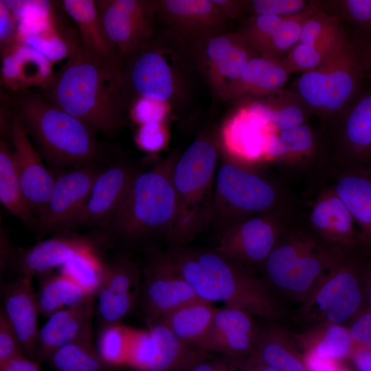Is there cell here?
I'll use <instances>...</instances> for the list:
<instances>
[{"label": "cell", "mask_w": 371, "mask_h": 371, "mask_svg": "<svg viewBox=\"0 0 371 371\" xmlns=\"http://www.w3.org/2000/svg\"><path fill=\"white\" fill-rule=\"evenodd\" d=\"M53 105L106 137L124 125L128 110L121 68L82 43L44 88L35 89Z\"/></svg>", "instance_id": "6da1fadb"}, {"label": "cell", "mask_w": 371, "mask_h": 371, "mask_svg": "<svg viewBox=\"0 0 371 371\" xmlns=\"http://www.w3.org/2000/svg\"><path fill=\"white\" fill-rule=\"evenodd\" d=\"M1 106L19 120L42 157L58 171L105 153L93 128L53 105L34 89H1Z\"/></svg>", "instance_id": "7a4b0ae2"}, {"label": "cell", "mask_w": 371, "mask_h": 371, "mask_svg": "<svg viewBox=\"0 0 371 371\" xmlns=\"http://www.w3.org/2000/svg\"><path fill=\"white\" fill-rule=\"evenodd\" d=\"M198 75L189 44L170 30L157 29L148 42L122 62L128 110L140 98L179 109L188 102Z\"/></svg>", "instance_id": "3957f363"}, {"label": "cell", "mask_w": 371, "mask_h": 371, "mask_svg": "<svg viewBox=\"0 0 371 371\" xmlns=\"http://www.w3.org/2000/svg\"><path fill=\"white\" fill-rule=\"evenodd\" d=\"M155 256L203 300L221 302L227 307L265 319H274L279 314L267 286L215 250L177 247Z\"/></svg>", "instance_id": "277c9868"}, {"label": "cell", "mask_w": 371, "mask_h": 371, "mask_svg": "<svg viewBox=\"0 0 371 371\" xmlns=\"http://www.w3.org/2000/svg\"><path fill=\"white\" fill-rule=\"evenodd\" d=\"M175 160L139 171L133 177L119 207L103 229L107 235L137 240L166 234L170 239L177 216L172 181Z\"/></svg>", "instance_id": "5b68a950"}, {"label": "cell", "mask_w": 371, "mask_h": 371, "mask_svg": "<svg viewBox=\"0 0 371 371\" xmlns=\"http://www.w3.org/2000/svg\"><path fill=\"white\" fill-rule=\"evenodd\" d=\"M218 148L207 136L194 140L176 158L172 181L177 216L170 237L176 245L192 239L211 223Z\"/></svg>", "instance_id": "8992f818"}, {"label": "cell", "mask_w": 371, "mask_h": 371, "mask_svg": "<svg viewBox=\"0 0 371 371\" xmlns=\"http://www.w3.org/2000/svg\"><path fill=\"white\" fill-rule=\"evenodd\" d=\"M362 52L346 34L319 66L300 76L295 93L310 113L328 121L356 99L367 77Z\"/></svg>", "instance_id": "52a82bcc"}, {"label": "cell", "mask_w": 371, "mask_h": 371, "mask_svg": "<svg viewBox=\"0 0 371 371\" xmlns=\"http://www.w3.org/2000/svg\"><path fill=\"white\" fill-rule=\"evenodd\" d=\"M348 255L341 254L311 234L282 233L264 262L270 282L305 302L330 270Z\"/></svg>", "instance_id": "ba28073f"}, {"label": "cell", "mask_w": 371, "mask_h": 371, "mask_svg": "<svg viewBox=\"0 0 371 371\" xmlns=\"http://www.w3.org/2000/svg\"><path fill=\"white\" fill-rule=\"evenodd\" d=\"M366 260L358 249L334 267L304 302L307 317L342 325L365 309Z\"/></svg>", "instance_id": "9c48e42d"}, {"label": "cell", "mask_w": 371, "mask_h": 371, "mask_svg": "<svg viewBox=\"0 0 371 371\" xmlns=\"http://www.w3.org/2000/svg\"><path fill=\"white\" fill-rule=\"evenodd\" d=\"M278 199V191L267 179L223 161L216 171L210 223L221 230L245 218L273 212Z\"/></svg>", "instance_id": "30bf717a"}, {"label": "cell", "mask_w": 371, "mask_h": 371, "mask_svg": "<svg viewBox=\"0 0 371 371\" xmlns=\"http://www.w3.org/2000/svg\"><path fill=\"white\" fill-rule=\"evenodd\" d=\"M190 46L199 75L224 100L230 99L232 87L247 63L258 54L238 32H224Z\"/></svg>", "instance_id": "8fae6325"}, {"label": "cell", "mask_w": 371, "mask_h": 371, "mask_svg": "<svg viewBox=\"0 0 371 371\" xmlns=\"http://www.w3.org/2000/svg\"><path fill=\"white\" fill-rule=\"evenodd\" d=\"M103 157L58 171L50 196L38 218L40 238L52 232H70L95 179L105 167L102 163Z\"/></svg>", "instance_id": "7c38bea8"}, {"label": "cell", "mask_w": 371, "mask_h": 371, "mask_svg": "<svg viewBox=\"0 0 371 371\" xmlns=\"http://www.w3.org/2000/svg\"><path fill=\"white\" fill-rule=\"evenodd\" d=\"M103 30L121 62L154 36L155 0H97Z\"/></svg>", "instance_id": "4fadbf2b"}, {"label": "cell", "mask_w": 371, "mask_h": 371, "mask_svg": "<svg viewBox=\"0 0 371 371\" xmlns=\"http://www.w3.org/2000/svg\"><path fill=\"white\" fill-rule=\"evenodd\" d=\"M331 122V160L336 168H371V87Z\"/></svg>", "instance_id": "5bb4252c"}, {"label": "cell", "mask_w": 371, "mask_h": 371, "mask_svg": "<svg viewBox=\"0 0 371 371\" xmlns=\"http://www.w3.org/2000/svg\"><path fill=\"white\" fill-rule=\"evenodd\" d=\"M274 212L245 218L221 229L214 250L238 263H264L283 233Z\"/></svg>", "instance_id": "9a60e30c"}, {"label": "cell", "mask_w": 371, "mask_h": 371, "mask_svg": "<svg viewBox=\"0 0 371 371\" xmlns=\"http://www.w3.org/2000/svg\"><path fill=\"white\" fill-rule=\"evenodd\" d=\"M157 23L190 45L225 32L227 19L214 0H155Z\"/></svg>", "instance_id": "2e32d148"}, {"label": "cell", "mask_w": 371, "mask_h": 371, "mask_svg": "<svg viewBox=\"0 0 371 371\" xmlns=\"http://www.w3.org/2000/svg\"><path fill=\"white\" fill-rule=\"evenodd\" d=\"M106 238L107 235L104 232L91 235L60 232L16 252L12 264L19 273V277L32 280L34 276L60 267L74 255L84 252L98 254L100 246L103 245Z\"/></svg>", "instance_id": "e0dca14e"}, {"label": "cell", "mask_w": 371, "mask_h": 371, "mask_svg": "<svg viewBox=\"0 0 371 371\" xmlns=\"http://www.w3.org/2000/svg\"><path fill=\"white\" fill-rule=\"evenodd\" d=\"M139 269L128 258L104 263V276L97 293V315L101 326L120 324L140 297Z\"/></svg>", "instance_id": "ac0fdd59"}, {"label": "cell", "mask_w": 371, "mask_h": 371, "mask_svg": "<svg viewBox=\"0 0 371 371\" xmlns=\"http://www.w3.org/2000/svg\"><path fill=\"white\" fill-rule=\"evenodd\" d=\"M139 171L123 159H117L104 167L95 179L72 228L87 226L104 229Z\"/></svg>", "instance_id": "d6986e66"}, {"label": "cell", "mask_w": 371, "mask_h": 371, "mask_svg": "<svg viewBox=\"0 0 371 371\" xmlns=\"http://www.w3.org/2000/svg\"><path fill=\"white\" fill-rule=\"evenodd\" d=\"M6 112L10 117L14 158L19 179L25 197L38 220L52 192L56 174L47 168L42 156L19 120Z\"/></svg>", "instance_id": "ffe728a7"}, {"label": "cell", "mask_w": 371, "mask_h": 371, "mask_svg": "<svg viewBox=\"0 0 371 371\" xmlns=\"http://www.w3.org/2000/svg\"><path fill=\"white\" fill-rule=\"evenodd\" d=\"M142 302L146 321L164 317L190 302L201 300L181 276L152 256L145 269Z\"/></svg>", "instance_id": "44dd1931"}, {"label": "cell", "mask_w": 371, "mask_h": 371, "mask_svg": "<svg viewBox=\"0 0 371 371\" xmlns=\"http://www.w3.org/2000/svg\"><path fill=\"white\" fill-rule=\"evenodd\" d=\"M309 222L313 235L334 251L348 255L359 248V232L355 221L330 187L313 205Z\"/></svg>", "instance_id": "7402d4cb"}, {"label": "cell", "mask_w": 371, "mask_h": 371, "mask_svg": "<svg viewBox=\"0 0 371 371\" xmlns=\"http://www.w3.org/2000/svg\"><path fill=\"white\" fill-rule=\"evenodd\" d=\"M251 317L234 308H218L198 350L215 352L232 359L247 357L253 352L260 332Z\"/></svg>", "instance_id": "603a6c76"}, {"label": "cell", "mask_w": 371, "mask_h": 371, "mask_svg": "<svg viewBox=\"0 0 371 371\" xmlns=\"http://www.w3.org/2000/svg\"><path fill=\"white\" fill-rule=\"evenodd\" d=\"M335 168L330 188L349 210L359 232V247L371 255V168Z\"/></svg>", "instance_id": "cb8c5ba5"}, {"label": "cell", "mask_w": 371, "mask_h": 371, "mask_svg": "<svg viewBox=\"0 0 371 371\" xmlns=\"http://www.w3.org/2000/svg\"><path fill=\"white\" fill-rule=\"evenodd\" d=\"M1 54L3 89L11 91L41 89L53 77L52 62L21 41Z\"/></svg>", "instance_id": "d4e9b609"}, {"label": "cell", "mask_w": 371, "mask_h": 371, "mask_svg": "<svg viewBox=\"0 0 371 371\" xmlns=\"http://www.w3.org/2000/svg\"><path fill=\"white\" fill-rule=\"evenodd\" d=\"M1 308L16 331L25 355L36 361L39 312L32 280L19 277L4 285Z\"/></svg>", "instance_id": "484cf974"}, {"label": "cell", "mask_w": 371, "mask_h": 371, "mask_svg": "<svg viewBox=\"0 0 371 371\" xmlns=\"http://www.w3.org/2000/svg\"><path fill=\"white\" fill-rule=\"evenodd\" d=\"M94 297L60 310L38 331L36 361H45L58 348L80 338L93 335L91 320Z\"/></svg>", "instance_id": "4316f807"}, {"label": "cell", "mask_w": 371, "mask_h": 371, "mask_svg": "<svg viewBox=\"0 0 371 371\" xmlns=\"http://www.w3.org/2000/svg\"><path fill=\"white\" fill-rule=\"evenodd\" d=\"M290 74L283 58L258 54L251 58L232 87L230 99L269 96L281 91Z\"/></svg>", "instance_id": "83f0119b"}, {"label": "cell", "mask_w": 371, "mask_h": 371, "mask_svg": "<svg viewBox=\"0 0 371 371\" xmlns=\"http://www.w3.org/2000/svg\"><path fill=\"white\" fill-rule=\"evenodd\" d=\"M0 201L6 210L32 229H38V220L23 194L16 169L10 131H1Z\"/></svg>", "instance_id": "f1b7e54d"}, {"label": "cell", "mask_w": 371, "mask_h": 371, "mask_svg": "<svg viewBox=\"0 0 371 371\" xmlns=\"http://www.w3.org/2000/svg\"><path fill=\"white\" fill-rule=\"evenodd\" d=\"M147 322L153 348L140 371H185L199 350L180 341L161 320Z\"/></svg>", "instance_id": "f546056e"}, {"label": "cell", "mask_w": 371, "mask_h": 371, "mask_svg": "<svg viewBox=\"0 0 371 371\" xmlns=\"http://www.w3.org/2000/svg\"><path fill=\"white\" fill-rule=\"evenodd\" d=\"M52 12L42 23L20 36V41L42 53L52 63L71 56L82 45L80 35L63 25Z\"/></svg>", "instance_id": "4dcf8cb0"}, {"label": "cell", "mask_w": 371, "mask_h": 371, "mask_svg": "<svg viewBox=\"0 0 371 371\" xmlns=\"http://www.w3.org/2000/svg\"><path fill=\"white\" fill-rule=\"evenodd\" d=\"M61 5L76 24L82 43L93 52L121 68L120 57L103 30L95 1L63 0Z\"/></svg>", "instance_id": "1f68e13d"}, {"label": "cell", "mask_w": 371, "mask_h": 371, "mask_svg": "<svg viewBox=\"0 0 371 371\" xmlns=\"http://www.w3.org/2000/svg\"><path fill=\"white\" fill-rule=\"evenodd\" d=\"M217 309L212 303L198 300L181 306L159 320L180 341L198 350L210 328Z\"/></svg>", "instance_id": "d6a6232c"}, {"label": "cell", "mask_w": 371, "mask_h": 371, "mask_svg": "<svg viewBox=\"0 0 371 371\" xmlns=\"http://www.w3.org/2000/svg\"><path fill=\"white\" fill-rule=\"evenodd\" d=\"M251 354L276 371H308L304 357L297 352L289 334L280 328L260 331Z\"/></svg>", "instance_id": "836d02e7"}, {"label": "cell", "mask_w": 371, "mask_h": 371, "mask_svg": "<svg viewBox=\"0 0 371 371\" xmlns=\"http://www.w3.org/2000/svg\"><path fill=\"white\" fill-rule=\"evenodd\" d=\"M38 277L36 303L39 313L45 317L87 299L95 298L60 273L49 271Z\"/></svg>", "instance_id": "e575fe53"}, {"label": "cell", "mask_w": 371, "mask_h": 371, "mask_svg": "<svg viewBox=\"0 0 371 371\" xmlns=\"http://www.w3.org/2000/svg\"><path fill=\"white\" fill-rule=\"evenodd\" d=\"M47 361L55 371H113L99 355L93 335L80 338L54 350Z\"/></svg>", "instance_id": "d590c367"}, {"label": "cell", "mask_w": 371, "mask_h": 371, "mask_svg": "<svg viewBox=\"0 0 371 371\" xmlns=\"http://www.w3.org/2000/svg\"><path fill=\"white\" fill-rule=\"evenodd\" d=\"M320 1L324 10L353 27L352 41L363 50L371 40V0Z\"/></svg>", "instance_id": "8d00e7d4"}, {"label": "cell", "mask_w": 371, "mask_h": 371, "mask_svg": "<svg viewBox=\"0 0 371 371\" xmlns=\"http://www.w3.org/2000/svg\"><path fill=\"white\" fill-rule=\"evenodd\" d=\"M104 267L97 254L84 252L69 258L60 267V273L95 297L102 282Z\"/></svg>", "instance_id": "74e56055"}, {"label": "cell", "mask_w": 371, "mask_h": 371, "mask_svg": "<svg viewBox=\"0 0 371 371\" xmlns=\"http://www.w3.org/2000/svg\"><path fill=\"white\" fill-rule=\"evenodd\" d=\"M346 35L341 34L324 41L306 43L298 42L284 56L283 61L289 74L313 70L319 66Z\"/></svg>", "instance_id": "f35d334b"}, {"label": "cell", "mask_w": 371, "mask_h": 371, "mask_svg": "<svg viewBox=\"0 0 371 371\" xmlns=\"http://www.w3.org/2000/svg\"><path fill=\"white\" fill-rule=\"evenodd\" d=\"M315 339L308 346L306 352L333 361L350 358L357 345L349 328L341 324H325Z\"/></svg>", "instance_id": "ab89813d"}, {"label": "cell", "mask_w": 371, "mask_h": 371, "mask_svg": "<svg viewBox=\"0 0 371 371\" xmlns=\"http://www.w3.org/2000/svg\"><path fill=\"white\" fill-rule=\"evenodd\" d=\"M267 101L271 110L270 130L280 131L304 124L309 112L295 92L278 91L270 95Z\"/></svg>", "instance_id": "60d3db41"}, {"label": "cell", "mask_w": 371, "mask_h": 371, "mask_svg": "<svg viewBox=\"0 0 371 371\" xmlns=\"http://www.w3.org/2000/svg\"><path fill=\"white\" fill-rule=\"evenodd\" d=\"M322 8L320 1H311L308 7L298 13L283 16L282 22L265 51L261 54L283 58L300 40L307 19Z\"/></svg>", "instance_id": "b9f144b4"}, {"label": "cell", "mask_w": 371, "mask_h": 371, "mask_svg": "<svg viewBox=\"0 0 371 371\" xmlns=\"http://www.w3.org/2000/svg\"><path fill=\"white\" fill-rule=\"evenodd\" d=\"M131 329L120 324L100 327L96 348L104 363L112 369L126 366Z\"/></svg>", "instance_id": "7bdbcfd3"}, {"label": "cell", "mask_w": 371, "mask_h": 371, "mask_svg": "<svg viewBox=\"0 0 371 371\" xmlns=\"http://www.w3.org/2000/svg\"><path fill=\"white\" fill-rule=\"evenodd\" d=\"M282 20L283 16L253 14L237 32L258 54H262L276 35Z\"/></svg>", "instance_id": "ee69618b"}, {"label": "cell", "mask_w": 371, "mask_h": 371, "mask_svg": "<svg viewBox=\"0 0 371 371\" xmlns=\"http://www.w3.org/2000/svg\"><path fill=\"white\" fill-rule=\"evenodd\" d=\"M277 135L286 150V162L307 157L315 150V135L306 123L280 131Z\"/></svg>", "instance_id": "f6af8a7d"}, {"label": "cell", "mask_w": 371, "mask_h": 371, "mask_svg": "<svg viewBox=\"0 0 371 371\" xmlns=\"http://www.w3.org/2000/svg\"><path fill=\"white\" fill-rule=\"evenodd\" d=\"M338 19L321 8L304 23L299 42L313 43L335 37L344 30Z\"/></svg>", "instance_id": "bcb514c9"}, {"label": "cell", "mask_w": 371, "mask_h": 371, "mask_svg": "<svg viewBox=\"0 0 371 371\" xmlns=\"http://www.w3.org/2000/svg\"><path fill=\"white\" fill-rule=\"evenodd\" d=\"M3 4L23 23H33L29 27L45 21L53 11V4L48 1H8L1 0Z\"/></svg>", "instance_id": "7dc6e473"}, {"label": "cell", "mask_w": 371, "mask_h": 371, "mask_svg": "<svg viewBox=\"0 0 371 371\" xmlns=\"http://www.w3.org/2000/svg\"><path fill=\"white\" fill-rule=\"evenodd\" d=\"M311 1L305 0L245 1V10L253 14L285 16L306 10Z\"/></svg>", "instance_id": "c3c4849f"}, {"label": "cell", "mask_w": 371, "mask_h": 371, "mask_svg": "<svg viewBox=\"0 0 371 371\" xmlns=\"http://www.w3.org/2000/svg\"><path fill=\"white\" fill-rule=\"evenodd\" d=\"M171 108L165 103L140 98L131 106L128 115L139 124L150 122H164Z\"/></svg>", "instance_id": "681fc988"}, {"label": "cell", "mask_w": 371, "mask_h": 371, "mask_svg": "<svg viewBox=\"0 0 371 371\" xmlns=\"http://www.w3.org/2000/svg\"><path fill=\"white\" fill-rule=\"evenodd\" d=\"M25 355L18 335L1 308L0 311V366Z\"/></svg>", "instance_id": "f907efd6"}, {"label": "cell", "mask_w": 371, "mask_h": 371, "mask_svg": "<svg viewBox=\"0 0 371 371\" xmlns=\"http://www.w3.org/2000/svg\"><path fill=\"white\" fill-rule=\"evenodd\" d=\"M164 124V122H150L141 124L136 135L139 146L150 152L161 149L167 140Z\"/></svg>", "instance_id": "816d5d0a"}, {"label": "cell", "mask_w": 371, "mask_h": 371, "mask_svg": "<svg viewBox=\"0 0 371 371\" xmlns=\"http://www.w3.org/2000/svg\"><path fill=\"white\" fill-rule=\"evenodd\" d=\"M238 360L226 357L207 359L205 352L200 350L185 371H238Z\"/></svg>", "instance_id": "f5cc1de1"}, {"label": "cell", "mask_w": 371, "mask_h": 371, "mask_svg": "<svg viewBox=\"0 0 371 371\" xmlns=\"http://www.w3.org/2000/svg\"><path fill=\"white\" fill-rule=\"evenodd\" d=\"M18 18L0 1V47L1 52L19 41Z\"/></svg>", "instance_id": "db71d44e"}, {"label": "cell", "mask_w": 371, "mask_h": 371, "mask_svg": "<svg viewBox=\"0 0 371 371\" xmlns=\"http://www.w3.org/2000/svg\"><path fill=\"white\" fill-rule=\"evenodd\" d=\"M357 345L371 350V310L363 309L353 319L349 328Z\"/></svg>", "instance_id": "11a10c76"}, {"label": "cell", "mask_w": 371, "mask_h": 371, "mask_svg": "<svg viewBox=\"0 0 371 371\" xmlns=\"http://www.w3.org/2000/svg\"><path fill=\"white\" fill-rule=\"evenodd\" d=\"M37 361L25 355L14 358L0 366V371H41Z\"/></svg>", "instance_id": "9f6ffc18"}, {"label": "cell", "mask_w": 371, "mask_h": 371, "mask_svg": "<svg viewBox=\"0 0 371 371\" xmlns=\"http://www.w3.org/2000/svg\"><path fill=\"white\" fill-rule=\"evenodd\" d=\"M219 10L227 19H238L245 10V1L237 0H214Z\"/></svg>", "instance_id": "6f0895ef"}, {"label": "cell", "mask_w": 371, "mask_h": 371, "mask_svg": "<svg viewBox=\"0 0 371 371\" xmlns=\"http://www.w3.org/2000/svg\"><path fill=\"white\" fill-rule=\"evenodd\" d=\"M350 359L357 371H371V350L356 345Z\"/></svg>", "instance_id": "680465c9"}, {"label": "cell", "mask_w": 371, "mask_h": 371, "mask_svg": "<svg viewBox=\"0 0 371 371\" xmlns=\"http://www.w3.org/2000/svg\"><path fill=\"white\" fill-rule=\"evenodd\" d=\"M238 371H276L261 362L252 354L238 360Z\"/></svg>", "instance_id": "91938a15"}, {"label": "cell", "mask_w": 371, "mask_h": 371, "mask_svg": "<svg viewBox=\"0 0 371 371\" xmlns=\"http://www.w3.org/2000/svg\"><path fill=\"white\" fill-rule=\"evenodd\" d=\"M366 308L371 310V255H367L365 273Z\"/></svg>", "instance_id": "94428289"}, {"label": "cell", "mask_w": 371, "mask_h": 371, "mask_svg": "<svg viewBox=\"0 0 371 371\" xmlns=\"http://www.w3.org/2000/svg\"><path fill=\"white\" fill-rule=\"evenodd\" d=\"M362 60L367 77L371 76V40L362 52Z\"/></svg>", "instance_id": "6125c7cd"}, {"label": "cell", "mask_w": 371, "mask_h": 371, "mask_svg": "<svg viewBox=\"0 0 371 371\" xmlns=\"http://www.w3.org/2000/svg\"><path fill=\"white\" fill-rule=\"evenodd\" d=\"M334 371H350L348 370V369L345 368H343V367H340V366H339L337 369Z\"/></svg>", "instance_id": "be15d7a7"}]
</instances>
